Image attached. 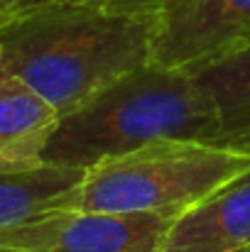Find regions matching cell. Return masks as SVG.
Masks as SVG:
<instances>
[{
	"instance_id": "9",
	"label": "cell",
	"mask_w": 250,
	"mask_h": 252,
	"mask_svg": "<svg viewBox=\"0 0 250 252\" xmlns=\"http://www.w3.org/2000/svg\"><path fill=\"white\" fill-rule=\"evenodd\" d=\"M211 98L221 135L216 145L241 147L250 140V37L191 71Z\"/></svg>"
},
{
	"instance_id": "1",
	"label": "cell",
	"mask_w": 250,
	"mask_h": 252,
	"mask_svg": "<svg viewBox=\"0 0 250 252\" xmlns=\"http://www.w3.org/2000/svg\"><path fill=\"white\" fill-rule=\"evenodd\" d=\"M157 17L52 0L0 17V57L59 118L155 62Z\"/></svg>"
},
{
	"instance_id": "8",
	"label": "cell",
	"mask_w": 250,
	"mask_h": 252,
	"mask_svg": "<svg viewBox=\"0 0 250 252\" xmlns=\"http://www.w3.org/2000/svg\"><path fill=\"white\" fill-rule=\"evenodd\" d=\"M83 171L49 162L0 159V228L59 211L64 196L83 179Z\"/></svg>"
},
{
	"instance_id": "11",
	"label": "cell",
	"mask_w": 250,
	"mask_h": 252,
	"mask_svg": "<svg viewBox=\"0 0 250 252\" xmlns=\"http://www.w3.org/2000/svg\"><path fill=\"white\" fill-rule=\"evenodd\" d=\"M44 2H52V0H0V17H7V15H15V12L44 5Z\"/></svg>"
},
{
	"instance_id": "7",
	"label": "cell",
	"mask_w": 250,
	"mask_h": 252,
	"mask_svg": "<svg viewBox=\"0 0 250 252\" xmlns=\"http://www.w3.org/2000/svg\"><path fill=\"white\" fill-rule=\"evenodd\" d=\"M57 123L59 113L0 57V159L42 162L39 155Z\"/></svg>"
},
{
	"instance_id": "10",
	"label": "cell",
	"mask_w": 250,
	"mask_h": 252,
	"mask_svg": "<svg viewBox=\"0 0 250 252\" xmlns=\"http://www.w3.org/2000/svg\"><path fill=\"white\" fill-rule=\"evenodd\" d=\"M83 5L118 12V15H135V17H160L169 0H76Z\"/></svg>"
},
{
	"instance_id": "6",
	"label": "cell",
	"mask_w": 250,
	"mask_h": 252,
	"mask_svg": "<svg viewBox=\"0 0 250 252\" xmlns=\"http://www.w3.org/2000/svg\"><path fill=\"white\" fill-rule=\"evenodd\" d=\"M160 252H250V179L174 216Z\"/></svg>"
},
{
	"instance_id": "4",
	"label": "cell",
	"mask_w": 250,
	"mask_h": 252,
	"mask_svg": "<svg viewBox=\"0 0 250 252\" xmlns=\"http://www.w3.org/2000/svg\"><path fill=\"white\" fill-rule=\"evenodd\" d=\"M174 216L52 211L0 228V252H160Z\"/></svg>"
},
{
	"instance_id": "5",
	"label": "cell",
	"mask_w": 250,
	"mask_h": 252,
	"mask_svg": "<svg viewBox=\"0 0 250 252\" xmlns=\"http://www.w3.org/2000/svg\"><path fill=\"white\" fill-rule=\"evenodd\" d=\"M250 37V0H169L155 27V62L194 71Z\"/></svg>"
},
{
	"instance_id": "12",
	"label": "cell",
	"mask_w": 250,
	"mask_h": 252,
	"mask_svg": "<svg viewBox=\"0 0 250 252\" xmlns=\"http://www.w3.org/2000/svg\"><path fill=\"white\" fill-rule=\"evenodd\" d=\"M241 150H248V152H250V140H248V142H243V145H241ZM248 179H250V176H248ZM248 179H243V181H248Z\"/></svg>"
},
{
	"instance_id": "2",
	"label": "cell",
	"mask_w": 250,
	"mask_h": 252,
	"mask_svg": "<svg viewBox=\"0 0 250 252\" xmlns=\"http://www.w3.org/2000/svg\"><path fill=\"white\" fill-rule=\"evenodd\" d=\"M211 98L186 69L150 62L59 118L39 159L88 169L157 140L218 142Z\"/></svg>"
},
{
	"instance_id": "3",
	"label": "cell",
	"mask_w": 250,
	"mask_h": 252,
	"mask_svg": "<svg viewBox=\"0 0 250 252\" xmlns=\"http://www.w3.org/2000/svg\"><path fill=\"white\" fill-rule=\"evenodd\" d=\"M248 176V150L194 140H157L88 167L64 196L59 211L179 216Z\"/></svg>"
}]
</instances>
